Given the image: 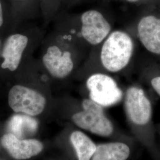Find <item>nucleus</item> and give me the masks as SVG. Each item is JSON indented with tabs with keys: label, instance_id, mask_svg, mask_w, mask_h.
<instances>
[{
	"label": "nucleus",
	"instance_id": "9",
	"mask_svg": "<svg viewBox=\"0 0 160 160\" xmlns=\"http://www.w3.org/2000/svg\"><path fill=\"white\" fill-rule=\"evenodd\" d=\"M1 143L10 156L17 160H28L39 154L43 149V145L40 141L21 139L10 133L2 136Z\"/></svg>",
	"mask_w": 160,
	"mask_h": 160
},
{
	"label": "nucleus",
	"instance_id": "16",
	"mask_svg": "<svg viewBox=\"0 0 160 160\" xmlns=\"http://www.w3.org/2000/svg\"><path fill=\"white\" fill-rule=\"evenodd\" d=\"M126 1L129 2H138V1H139L140 0H126Z\"/></svg>",
	"mask_w": 160,
	"mask_h": 160
},
{
	"label": "nucleus",
	"instance_id": "13",
	"mask_svg": "<svg viewBox=\"0 0 160 160\" xmlns=\"http://www.w3.org/2000/svg\"><path fill=\"white\" fill-rule=\"evenodd\" d=\"M70 141L74 148L78 160H91L94 154L97 145L92 139L82 132H73Z\"/></svg>",
	"mask_w": 160,
	"mask_h": 160
},
{
	"label": "nucleus",
	"instance_id": "8",
	"mask_svg": "<svg viewBox=\"0 0 160 160\" xmlns=\"http://www.w3.org/2000/svg\"><path fill=\"white\" fill-rule=\"evenodd\" d=\"M137 36L143 48L152 55L160 57V17L149 14L138 23Z\"/></svg>",
	"mask_w": 160,
	"mask_h": 160
},
{
	"label": "nucleus",
	"instance_id": "4",
	"mask_svg": "<svg viewBox=\"0 0 160 160\" xmlns=\"http://www.w3.org/2000/svg\"><path fill=\"white\" fill-rule=\"evenodd\" d=\"M8 104L15 112L32 116L42 113L45 108L46 100L40 92L25 86H13L8 93Z\"/></svg>",
	"mask_w": 160,
	"mask_h": 160
},
{
	"label": "nucleus",
	"instance_id": "5",
	"mask_svg": "<svg viewBox=\"0 0 160 160\" xmlns=\"http://www.w3.org/2000/svg\"><path fill=\"white\" fill-rule=\"evenodd\" d=\"M125 110L133 123L138 126H147L152 117V105L143 89L131 86L125 96Z\"/></svg>",
	"mask_w": 160,
	"mask_h": 160
},
{
	"label": "nucleus",
	"instance_id": "11",
	"mask_svg": "<svg viewBox=\"0 0 160 160\" xmlns=\"http://www.w3.org/2000/svg\"><path fill=\"white\" fill-rule=\"evenodd\" d=\"M38 129V122L28 114H14L8 123V133L21 139L28 136L33 135Z\"/></svg>",
	"mask_w": 160,
	"mask_h": 160
},
{
	"label": "nucleus",
	"instance_id": "6",
	"mask_svg": "<svg viewBox=\"0 0 160 160\" xmlns=\"http://www.w3.org/2000/svg\"><path fill=\"white\" fill-rule=\"evenodd\" d=\"M81 23V36L92 46L102 44L112 32L109 21L97 10H90L82 13Z\"/></svg>",
	"mask_w": 160,
	"mask_h": 160
},
{
	"label": "nucleus",
	"instance_id": "1",
	"mask_svg": "<svg viewBox=\"0 0 160 160\" xmlns=\"http://www.w3.org/2000/svg\"><path fill=\"white\" fill-rule=\"evenodd\" d=\"M135 51V43L125 31H112L102 43L100 61L106 71L118 73L128 66Z\"/></svg>",
	"mask_w": 160,
	"mask_h": 160
},
{
	"label": "nucleus",
	"instance_id": "2",
	"mask_svg": "<svg viewBox=\"0 0 160 160\" xmlns=\"http://www.w3.org/2000/svg\"><path fill=\"white\" fill-rule=\"evenodd\" d=\"M82 110L73 114L72 119L80 128L100 137H109L113 125L104 113L103 108L90 98L84 99Z\"/></svg>",
	"mask_w": 160,
	"mask_h": 160
},
{
	"label": "nucleus",
	"instance_id": "7",
	"mask_svg": "<svg viewBox=\"0 0 160 160\" xmlns=\"http://www.w3.org/2000/svg\"><path fill=\"white\" fill-rule=\"evenodd\" d=\"M43 63L52 77L62 79L70 74L74 68L72 54L57 45L49 46L43 57Z\"/></svg>",
	"mask_w": 160,
	"mask_h": 160
},
{
	"label": "nucleus",
	"instance_id": "12",
	"mask_svg": "<svg viewBox=\"0 0 160 160\" xmlns=\"http://www.w3.org/2000/svg\"><path fill=\"white\" fill-rule=\"evenodd\" d=\"M130 155V148L126 143L109 142L97 145L92 160H126Z\"/></svg>",
	"mask_w": 160,
	"mask_h": 160
},
{
	"label": "nucleus",
	"instance_id": "14",
	"mask_svg": "<svg viewBox=\"0 0 160 160\" xmlns=\"http://www.w3.org/2000/svg\"><path fill=\"white\" fill-rule=\"evenodd\" d=\"M149 83L154 91L160 97V73L154 75L151 78Z\"/></svg>",
	"mask_w": 160,
	"mask_h": 160
},
{
	"label": "nucleus",
	"instance_id": "10",
	"mask_svg": "<svg viewBox=\"0 0 160 160\" xmlns=\"http://www.w3.org/2000/svg\"><path fill=\"white\" fill-rule=\"evenodd\" d=\"M28 43V38L23 34H13L10 36L6 40L2 52L4 61L1 67L11 71L17 69Z\"/></svg>",
	"mask_w": 160,
	"mask_h": 160
},
{
	"label": "nucleus",
	"instance_id": "15",
	"mask_svg": "<svg viewBox=\"0 0 160 160\" xmlns=\"http://www.w3.org/2000/svg\"><path fill=\"white\" fill-rule=\"evenodd\" d=\"M2 23H3V15H2V10L1 4L0 2V27L2 26Z\"/></svg>",
	"mask_w": 160,
	"mask_h": 160
},
{
	"label": "nucleus",
	"instance_id": "3",
	"mask_svg": "<svg viewBox=\"0 0 160 160\" xmlns=\"http://www.w3.org/2000/svg\"><path fill=\"white\" fill-rule=\"evenodd\" d=\"M86 87L89 92V98L103 108L117 104L123 96L116 80L108 74H92L86 80Z\"/></svg>",
	"mask_w": 160,
	"mask_h": 160
}]
</instances>
